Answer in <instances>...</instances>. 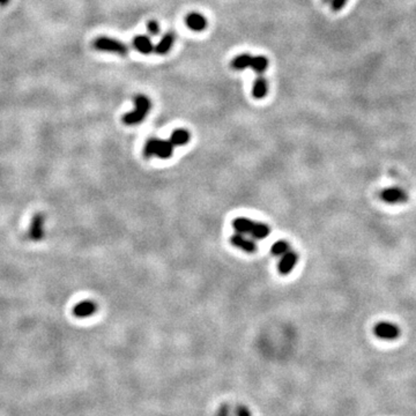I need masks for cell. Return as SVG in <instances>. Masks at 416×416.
<instances>
[{
  "label": "cell",
  "instance_id": "cell-1",
  "mask_svg": "<svg viewBox=\"0 0 416 416\" xmlns=\"http://www.w3.org/2000/svg\"><path fill=\"white\" fill-rule=\"evenodd\" d=\"M151 109V101L146 95H138L134 98V109L123 116L124 124L128 126L141 124Z\"/></svg>",
  "mask_w": 416,
  "mask_h": 416
},
{
  "label": "cell",
  "instance_id": "cell-2",
  "mask_svg": "<svg viewBox=\"0 0 416 416\" xmlns=\"http://www.w3.org/2000/svg\"><path fill=\"white\" fill-rule=\"evenodd\" d=\"M173 153V145L170 140H163V139L151 138L147 140L144 154L146 158H150V156H156V158L166 160L170 159Z\"/></svg>",
  "mask_w": 416,
  "mask_h": 416
},
{
  "label": "cell",
  "instance_id": "cell-3",
  "mask_svg": "<svg viewBox=\"0 0 416 416\" xmlns=\"http://www.w3.org/2000/svg\"><path fill=\"white\" fill-rule=\"evenodd\" d=\"M93 47L98 51L111 52L119 56H126L128 54V46L124 42L108 36H98L93 42Z\"/></svg>",
  "mask_w": 416,
  "mask_h": 416
},
{
  "label": "cell",
  "instance_id": "cell-4",
  "mask_svg": "<svg viewBox=\"0 0 416 416\" xmlns=\"http://www.w3.org/2000/svg\"><path fill=\"white\" fill-rule=\"evenodd\" d=\"M374 333L379 339L394 340L400 335V328L393 323L380 322L374 327Z\"/></svg>",
  "mask_w": 416,
  "mask_h": 416
},
{
  "label": "cell",
  "instance_id": "cell-5",
  "mask_svg": "<svg viewBox=\"0 0 416 416\" xmlns=\"http://www.w3.org/2000/svg\"><path fill=\"white\" fill-rule=\"evenodd\" d=\"M380 198L389 205H396V203H404L408 200V194L401 188H389L381 191Z\"/></svg>",
  "mask_w": 416,
  "mask_h": 416
},
{
  "label": "cell",
  "instance_id": "cell-6",
  "mask_svg": "<svg viewBox=\"0 0 416 416\" xmlns=\"http://www.w3.org/2000/svg\"><path fill=\"white\" fill-rule=\"evenodd\" d=\"M97 311V303L94 301H81L73 309V314L77 318H89Z\"/></svg>",
  "mask_w": 416,
  "mask_h": 416
},
{
  "label": "cell",
  "instance_id": "cell-7",
  "mask_svg": "<svg viewBox=\"0 0 416 416\" xmlns=\"http://www.w3.org/2000/svg\"><path fill=\"white\" fill-rule=\"evenodd\" d=\"M298 262V254L294 251H288L287 253H284L282 257H281L279 265H277V270L281 273V274H289L290 272L293 271V268L295 267Z\"/></svg>",
  "mask_w": 416,
  "mask_h": 416
},
{
  "label": "cell",
  "instance_id": "cell-8",
  "mask_svg": "<svg viewBox=\"0 0 416 416\" xmlns=\"http://www.w3.org/2000/svg\"><path fill=\"white\" fill-rule=\"evenodd\" d=\"M230 242L236 246V248L245 251V252L253 253L257 251V244H255L254 241L251 240V238L245 237L243 233L237 232L235 235H232L230 238Z\"/></svg>",
  "mask_w": 416,
  "mask_h": 416
},
{
  "label": "cell",
  "instance_id": "cell-9",
  "mask_svg": "<svg viewBox=\"0 0 416 416\" xmlns=\"http://www.w3.org/2000/svg\"><path fill=\"white\" fill-rule=\"evenodd\" d=\"M185 23L193 32H203L207 28V19L200 13H190L185 17Z\"/></svg>",
  "mask_w": 416,
  "mask_h": 416
},
{
  "label": "cell",
  "instance_id": "cell-10",
  "mask_svg": "<svg viewBox=\"0 0 416 416\" xmlns=\"http://www.w3.org/2000/svg\"><path fill=\"white\" fill-rule=\"evenodd\" d=\"M176 41V36L172 32H168L163 35L161 37V40L158 43V44L154 45V51L156 55L163 56L167 55L169 51L171 50V47L173 46V43Z\"/></svg>",
  "mask_w": 416,
  "mask_h": 416
},
{
  "label": "cell",
  "instance_id": "cell-11",
  "mask_svg": "<svg viewBox=\"0 0 416 416\" xmlns=\"http://www.w3.org/2000/svg\"><path fill=\"white\" fill-rule=\"evenodd\" d=\"M133 46L142 55H149L154 51V44L147 35H137L133 38Z\"/></svg>",
  "mask_w": 416,
  "mask_h": 416
},
{
  "label": "cell",
  "instance_id": "cell-12",
  "mask_svg": "<svg viewBox=\"0 0 416 416\" xmlns=\"http://www.w3.org/2000/svg\"><path fill=\"white\" fill-rule=\"evenodd\" d=\"M43 224H44V216L42 214L35 215V218L30 225L29 229V237L34 241H40L41 238L44 236V231H43Z\"/></svg>",
  "mask_w": 416,
  "mask_h": 416
},
{
  "label": "cell",
  "instance_id": "cell-13",
  "mask_svg": "<svg viewBox=\"0 0 416 416\" xmlns=\"http://www.w3.org/2000/svg\"><path fill=\"white\" fill-rule=\"evenodd\" d=\"M271 233V228L267 224L262 222H254L252 221L250 224L248 235L252 236L254 240H264Z\"/></svg>",
  "mask_w": 416,
  "mask_h": 416
},
{
  "label": "cell",
  "instance_id": "cell-14",
  "mask_svg": "<svg viewBox=\"0 0 416 416\" xmlns=\"http://www.w3.org/2000/svg\"><path fill=\"white\" fill-rule=\"evenodd\" d=\"M268 93V82L263 75H258L252 86V96L257 99H262Z\"/></svg>",
  "mask_w": 416,
  "mask_h": 416
},
{
  "label": "cell",
  "instance_id": "cell-15",
  "mask_svg": "<svg viewBox=\"0 0 416 416\" xmlns=\"http://www.w3.org/2000/svg\"><path fill=\"white\" fill-rule=\"evenodd\" d=\"M268 65H270V60L265 56H252L249 68H252L258 75H263L268 68Z\"/></svg>",
  "mask_w": 416,
  "mask_h": 416
},
{
  "label": "cell",
  "instance_id": "cell-16",
  "mask_svg": "<svg viewBox=\"0 0 416 416\" xmlns=\"http://www.w3.org/2000/svg\"><path fill=\"white\" fill-rule=\"evenodd\" d=\"M191 139V134L185 128H177L171 133L170 137V142L175 146H184L186 144H189Z\"/></svg>",
  "mask_w": 416,
  "mask_h": 416
},
{
  "label": "cell",
  "instance_id": "cell-17",
  "mask_svg": "<svg viewBox=\"0 0 416 416\" xmlns=\"http://www.w3.org/2000/svg\"><path fill=\"white\" fill-rule=\"evenodd\" d=\"M251 57H252V55L250 54H241L236 56L230 63L231 68L235 69V71H243V69L249 68Z\"/></svg>",
  "mask_w": 416,
  "mask_h": 416
},
{
  "label": "cell",
  "instance_id": "cell-18",
  "mask_svg": "<svg viewBox=\"0 0 416 416\" xmlns=\"http://www.w3.org/2000/svg\"><path fill=\"white\" fill-rule=\"evenodd\" d=\"M272 254L275 255V257H282L284 253H287L288 251H290V245L288 242L285 241H277L276 243L272 245Z\"/></svg>",
  "mask_w": 416,
  "mask_h": 416
},
{
  "label": "cell",
  "instance_id": "cell-19",
  "mask_svg": "<svg viewBox=\"0 0 416 416\" xmlns=\"http://www.w3.org/2000/svg\"><path fill=\"white\" fill-rule=\"evenodd\" d=\"M147 32H148L151 36H156L160 34V24L156 20H150L147 22Z\"/></svg>",
  "mask_w": 416,
  "mask_h": 416
},
{
  "label": "cell",
  "instance_id": "cell-20",
  "mask_svg": "<svg viewBox=\"0 0 416 416\" xmlns=\"http://www.w3.org/2000/svg\"><path fill=\"white\" fill-rule=\"evenodd\" d=\"M347 2H348V0H332V2L329 4H331L332 10L337 12V11H340L341 8L345 7Z\"/></svg>",
  "mask_w": 416,
  "mask_h": 416
},
{
  "label": "cell",
  "instance_id": "cell-21",
  "mask_svg": "<svg viewBox=\"0 0 416 416\" xmlns=\"http://www.w3.org/2000/svg\"><path fill=\"white\" fill-rule=\"evenodd\" d=\"M236 416H251V413L245 406H240L236 410Z\"/></svg>",
  "mask_w": 416,
  "mask_h": 416
},
{
  "label": "cell",
  "instance_id": "cell-22",
  "mask_svg": "<svg viewBox=\"0 0 416 416\" xmlns=\"http://www.w3.org/2000/svg\"><path fill=\"white\" fill-rule=\"evenodd\" d=\"M218 416H230V409H229V407L227 405L221 407Z\"/></svg>",
  "mask_w": 416,
  "mask_h": 416
},
{
  "label": "cell",
  "instance_id": "cell-23",
  "mask_svg": "<svg viewBox=\"0 0 416 416\" xmlns=\"http://www.w3.org/2000/svg\"><path fill=\"white\" fill-rule=\"evenodd\" d=\"M8 3H10V0H0V5H2V6L7 5Z\"/></svg>",
  "mask_w": 416,
  "mask_h": 416
},
{
  "label": "cell",
  "instance_id": "cell-24",
  "mask_svg": "<svg viewBox=\"0 0 416 416\" xmlns=\"http://www.w3.org/2000/svg\"><path fill=\"white\" fill-rule=\"evenodd\" d=\"M323 2H324V3H326V4H329V3L332 2V0H323Z\"/></svg>",
  "mask_w": 416,
  "mask_h": 416
}]
</instances>
